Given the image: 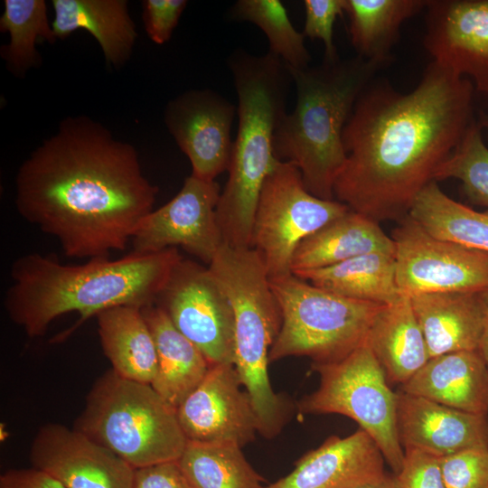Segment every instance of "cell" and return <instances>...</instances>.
<instances>
[{
  "label": "cell",
  "instance_id": "cell-39",
  "mask_svg": "<svg viewBox=\"0 0 488 488\" xmlns=\"http://www.w3.org/2000/svg\"><path fill=\"white\" fill-rule=\"evenodd\" d=\"M0 488H66L52 474L33 466L11 469L0 477Z\"/></svg>",
  "mask_w": 488,
  "mask_h": 488
},
{
  "label": "cell",
  "instance_id": "cell-8",
  "mask_svg": "<svg viewBox=\"0 0 488 488\" xmlns=\"http://www.w3.org/2000/svg\"><path fill=\"white\" fill-rule=\"evenodd\" d=\"M269 281L281 311L269 361L291 356H306L313 363L339 361L366 342L384 305L333 294L293 273Z\"/></svg>",
  "mask_w": 488,
  "mask_h": 488
},
{
  "label": "cell",
  "instance_id": "cell-15",
  "mask_svg": "<svg viewBox=\"0 0 488 488\" xmlns=\"http://www.w3.org/2000/svg\"><path fill=\"white\" fill-rule=\"evenodd\" d=\"M233 364L211 365L200 385L176 409L188 441L231 442L255 438L259 423Z\"/></svg>",
  "mask_w": 488,
  "mask_h": 488
},
{
  "label": "cell",
  "instance_id": "cell-9",
  "mask_svg": "<svg viewBox=\"0 0 488 488\" xmlns=\"http://www.w3.org/2000/svg\"><path fill=\"white\" fill-rule=\"evenodd\" d=\"M312 367L319 373L320 384L301 400L300 412L340 414L356 421L398 474L405 457L397 426L398 395L368 343L339 361Z\"/></svg>",
  "mask_w": 488,
  "mask_h": 488
},
{
  "label": "cell",
  "instance_id": "cell-30",
  "mask_svg": "<svg viewBox=\"0 0 488 488\" xmlns=\"http://www.w3.org/2000/svg\"><path fill=\"white\" fill-rule=\"evenodd\" d=\"M177 461L193 488H261L264 481L231 442L187 441Z\"/></svg>",
  "mask_w": 488,
  "mask_h": 488
},
{
  "label": "cell",
  "instance_id": "cell-10",
  "mask_svg": "<svg viewBox=\"0 0 488 488\" xmlns=\"http://www.w3.org/2000/svg\"><path fill=\"white\" fill-rule=\"evenodd\" d=\"M350 210L337 200L313 195L299 169L278 160L258 197L250 248L261 256L269 279L290 275L299 243Z\"/></svg>",
  "mask_w": 488,
  "mask_h": 488
},
{
  "label": "cell",
  "instance_id": "cell-21",
  "mask_svg": "<svg viewBox=\"0 0 488 488\" xmlns=\"http://www.w3.org/2000/svg\"><path fill=\"white\" fill-rule=\"evenodd\" d=\"M430 358L478 350L483 313L478 292H434L410 296Z\"/></svg>",
  "mask_w": 488,
  "mask_h": 488
},
{
  "label": "cell",
  "instance_id": "cell-34",
  "mask_svg": "<svg viewBox=\"0 0 488 488\" xmlns=\"http://www.w3.org/2000/svg\"><path fill=\"white\" fill-rule=\"evenodd\" d=\"M446 488H488V446L439 457Z\"/></svg>",
  "mask_w": 488,
  "mask_h": 488
},
{
  "label": "cell",
  "instance_id": "cell-29",
  "mask_svg": "<svg viewBox=\"0 0 488 488\" xmlns=\"http://www.w3.org/2000/svg\"><path fill=\"white\" fill-rule=\"evenodd\" d=\"M408 216L437 239L488 252V209L477 211L455 202L436 181L419 192Z\"/></svg>",
  "mask_w": 488,
  "mask_h": 488
},
{
  "label": "cell",
  "instance_id": "cell-27",
  "mask_svg": "<svg viewBox=\"0 0 488 488\" xmlns=\"http://www.w3.org/2000/svg\"><path fill=\"white\" fill-rule=\"evenodd\" d=\"M296 277L351 299L389 305L401 296L396 280L395 252H371Z\"/></svg>",
  "mask_w": 488,
  "mask_h": 488
},
{
  "label": "cell",
  "instance_id": "cell-26",
  "mask_svg": "<svg viewBox=\"0 0 488 488\" xmlns=\"http://www.w3.org/2000/svg\"><path fill=\"white\" fill-rule=\"evenodd\" d=\"M96 317L101 347L111 369L123 378L151 384L157 370V353L141 308L116 306Z\"/></svg>",
  "mask_w": 488,
  "mask_h": 488
},
{
  "label": "cell",
  "instance_id": "cell-11",
  "mask_svg": "<svg viewBox=\"0 0 488 488\" xmlns=\"http://www.w3.org/2000/svg\"><path fill=\"white\" fill-rule=\"evenodd\" d=\"M155 305L210 365L234 363L233 310L208 266L183 258Z\"/></svg>",
  "mask_w": 488,
  "mask_h": 488
},
{
  "label": "cell",
  "instance_id": "cell-33",
  "mask_svg": "<svg viewBox=\"0 0 488 488\" xmlns=\"http://www.w3.org/2000/svg\"><path fill=\"white\" fill-rule=\"evenodd\" d=\"M456 179L469 201L488 209V147L483 141L482 127L474 121L463 139L438 167L434 180Z\"/></svg>",
  "mask_w": 488,
  "mask_h": 488
},
{
  "label": "cell",
  "instance_id": "cell-5",
  "mask_svg": "<svg viewBox=\"0 0 488 488\" xmlns=\"http://www.w3.org/2000/svg\"><path fill=\"white\" fill-rule=\"evenodd\" d=\"M389 63L356 55L305 69L286 66L296 103L276 129L274 154L299 169L313 195L335 200L334 183L346 158L343 128L361 92Z\"/></svg>",
  "mask_w": 488,
  "mask_h": 488
},
{
  "label": "cell",
  "instance_id": "cell-2",
  "mask_svg": "<svg viewBox=\"0 0 488 488\" xmlns=\"http://www.w3.org/2000/svg\"><path fill=\"white\" fill-rule=\"evenodd\" d=\"M157 194L131 144L77 116L62 119L21 164L14 203L67 257L90 259L124 250Z\"/></svg>",
  "mask_w": 488,
  "mask_h": 488
},
{
  "label": "cell",
  "instance_id": "cell-40",
  "mask_svg": "<svg viewBox=\"0 0 488 488\" xmlns=\"http://www.w3.org/2000/svg\"><path fill=\"white\" fill-rule=\"evenodd\" d=\"M483 313V324L478 351L488 369V287L478 292Z\"/></svg>",
  "mask_w": 488,
  "mask_h": 488
},
{
  "label": "cell",
  "instance_id": "cell-28",
  "mask_svg": "<svg viewBox=\"0 0 488 488\" xmlns=\"http://www.w3.org/2000/svg\"><path fill=\"white\" fill-rule=\"evenodd\" d=\"M426 5L427 0H344L350 40L357 56L390 62L402 23Z\"/></svg>",
  "mask_w": 488,
  "mask_h": 488
},
{
  "label": "cell",
  "instance_id": "cell-1",
  "mask_svg": "<svg viewBox=\"0 0 488 488\" xmlns=\"http://www.w3.org/2000/svg\"><path fill=\"white\" fill-rule=\"evenodd\" d=\"M473 93L468 79L433 61L408 93L374 79L343 128L335 200L379 223L408 216L474 121Z\"/></svg>",
  "mask_w": 488,
  "mask_h": 488
},
{
  "label": "cell",
  "instance_id": "cell-16",
  "mask_svg": "<svg viewBox=\"0 0 488 488\" xmlns=\"http://www.w3.org/2000/svg\"><path fill=\"white\" fill-rule=\"evenodd\" d=\"M423 43L433 61L488 95V0H427Z\"/></svg>",
  "mask_w": 488,
  "mask_h": 488
},
{
  "label": "cell",
  "instance_id": "cell-36",
  "mask_svg": "<svg viewBox=\"0 0 488 488\" xmlns=\"http://www.w3.org/2000/svg\"><path fill=\"white\" fill-rule=\"evenodd\" d=\"M402 467L394 474L397 488H446L439 457L417 448H404Z\"/></svg>",
  "mask_w": 488,
  "mask_h": 488
},
{
  "label": "cell",
  "instance_id": "cell-17",
  "mask_svg": "<svg viewBox=\"0 0 488 488\" xmlns=\"http://www.w3.org/2000/svg\"><path fill=\"white\" fill-rule=\"evenodd\" d=\"M33 466L55 476L66 488H133L135 468L74 427L49 423L30 447Z\"/></svg>",
  "mask_w": 488,
  "mask_h": 488
},
{
  "label": "cell",
  "instance_id": "cell-42",
  "mask_svg": "<svg viewBox=\"0 0 488 488\" xmlns=\"http://www.w3.org/2000/svg\"><path fill=\"white\" fill-rule=\"evenodd\" d=\"M479 123L482 127V128H485L487 130V133H488V116H485V115H482L480 120H479Z\"/></svg>",
  "mask_w": 488,
  "mask_h": 488
},
{
  "label": "cell",
  "instance_id": "cell-32",
  "mask_svg": "<svg viewBox=\"0 0 488 488\" xmlns=\"http://www.w3.org/2000/svg\"><path fill=\"white\" fill-rule=\"evenodd\" d=\"M229 18L258 26L268 40V52L287 67L309 66L311 56L305 44V36L296 30L280 0H238L229 11Z\"/></svg>",
  "mask_w": 488,
  "mask_h": 488
},
{
  "label": "cell",
  "instance_id": "cell-25",
  "mask_svg": "<svg viewBox=\"0 0 488 488\" xmlns=\"http://www.w3.org/2000/svg\"><path fill=\"white\" fill-rule=\"evenodd\" d=\"M141 310L154 337L157 353V370L151 386L167 405L176 410L200 385L211 365L158 305L153 304Z\"/></svg>",
  "mask_w": 488,
  "mask_h": 488
},
{
  "label": "cell",
  "instance_id": "cell-24",
  "mask_svg": "<svg viewBox=\"0 0 488 488\" xmlns=\"http://www.w3.org/2000/svg\"><path fill=\"white\" fill-rule=\"evenodd\" d=\"M378 251L395 252L391 237L379 222L350 210L299 243L291 269L293 274L320 269Z\"/></svg>",
  "mask_w": 488,
  "mask_h": 488
},
{
  "label": "cell",
  "instance_id": "cell-22",
  "mask_svg": "<svg viewBox=\"0 0 488 488\" xmlns=\"http://www.w3.org/2000/svg\"><path fill=\"white\" fill-rule=\"evenodd\" d=\"M52 27L56 39H64L83 29L99 42L107 64L115 69L130 58L136 26L126 0H52Z\"/></svg>",
  "mask_w": 488,
  "mask_h": 488
},
{
  "label": "cell",
  "instance_id": "cell-19",
  "mask_svg": "<svg viewBox=\"0 0 488 488\" xmlns=\"http://www.w3.org/2000/svg\"><path fill=\"white\" fill-rule=\"evenodd\" d=\"M385 462L371 436L360 428L345 437H328L266 488H352L383 476Z\"/></svg>",
  "mask_w": 488,
  "mask_h": 488
},
{
  "label": "cell",
  "instance_id": "cell-7",
  "mask_svg": "<svg viewBox=\"0 0 488 488\" xmlns=\"http://www.w3.org/2000/svg\"><path fill=\"white\" fill-rule=\"evenodd\" d=\"M73 427L134 468L177 461L188 441L176 410L151 384L112 369L91 387Z\"/></svg>",
  "mask_w": 488,
  "mask_h": 488
},
{
  "label": "cell",
  "instance_id": "cell-38",
  "mask_svg": "<svg viewBox=\"0 0 488 488\" xmlns=\"http://www.w3.org/2000/svg\"><path fill=\"white\" fill-rule=\"evenodd\" d=\"M133 488H193L178 461L135 468Z\"/></svg>",
  "mask_w": 488,
  "mask_h": 488
},
{
  "label": "cell",
  "instance_id": "cell-4",
  "mask_svg": "<svg viewBox=\"0 0 488 488\" xmlns=\"http://www.w3.org/2000/svg\"><path fill=\"white\" fill-rule=\"evenodd\" d=\"M228 64L238 95L239 127L216 217L223 244L247 249L261 189L279 160L273 140L286 113L292 78L284 61L269 52L254 55L238 48Z\"/></svg>",
  "mask_w": 488,
  "mask_h": 488
},
{
  "label": "cell",
  "instance_id": "cell-14",
  "mask_svg": "<svg viewBox=\"0 0 488 488\" xmlns=\"http://www.w3.org/2000/svg\"><path fill=\"white\" fill-rule=\"evenodd\" d=\"M236 107L211 89H191L173 99L164 123L192 165V175L205 180L229 169Z\"/></svg>",
  "mask_w": 488,
  "mask_h": 488
},
{
  "label": "cell",
  "instance_id": "cell-37",
  "mask_svg": "<svg viewBox=\"0 0 488 488\" xmlns=\"http://www.w3.org/2000/svg\"><path fill=\"white\" fill-rule=\"evenodd\" d=\"M187 3L186 0L142 2L145 30L154 42L164 44L171 39Z\"/></svg>",
  "mask_w": 488,
  "mask_h": 488
},
{
  "label": "cell",
  "instance_id": "cell-6",
  "mask_svg": "<svg viewBox=\"0 0 488 488\" xmlns=\"http://www.w3.org/2000/svg\"><path fill=\"white\" fill-rule=\"evenodd\" d=\"M208 267L234 314V367L248 392L259 433H278L283 404L268 378L269 352L281 326V311L259 253L222 244Z\"/></svg>",
  "mask_w": 488,
  "mask_h": 488
},
{
  "label": "cell",
  "instance_id": "cell-12",
  "mask_svg": "<svg viewBox=\"0 0 488 488\" xmlns=\"http://www.w3.org/2000/svg\"><path fill=\"white\" fill-rule=\"evenodd\" d=\"M401 294L480 292L488 287V252L437 239L408 215L392 230Z\"/></svg>",
  "mask_w": 488,
  "mask_h": 488
},
{
  "label": "cell",
  "instance_id": "cell-23",
  "mask_svg": "<svg viewBox=\"0 0 488 488\" xmlns=\"http://www.w3.org/2000/svg\"><path fill=\"white\" fill-rule=\"evenodd\" d=\"M366 343L382 367L389 383H406L430 359L410 296L401 295L376 314Z\"/></svg>",
  "mask_w": 488,
  "mask_h": 488
},
{
  "label": "cell",
  "instance_id": "cell-13",
  "mask_svg": "<svg viewBox=\"0 0 488 488\" xmlns=\"http://www.w3.org/2000/svg\"><path fill=\"white\" fill-rule=\"evenodd\" d=\"M221 189L215 181L190 175L179 192L141 221L130 243L136 254L180 246L208 266L223 244L216 217Z\"/></svg>",
  "mask_w": 488,
  "mask_h": 488
},
{
  "label": "cell",
  "instance_id": "cell-41",
  "mask_svg": "<svg viewBox=\"0 0 488 488\" xmlns=\"http://www.w3.org/2000/svg\"><path fill=\"white\" fill-rule=\"evenodd\" d=\"M352 488H397L394 474L386 473L383 476Z\"/></svg>",
  "mask_w": 488,
  "mask_h": 488
},
{
  "label": "cell",
  "instance_id": "cell-31",
  "mask_svg": "<svg viewBox=\"0 0 488 488\" xmlns=\"http://www.w3.org/2000/svg\"><path fill=\"white\" fill-rule=\"evenodd\" d=\"M0 31L9 34V42L1 48V57L7 70L18 78L40 65L38 40L50 43L57 40L48 21L44 0H5Z\"/></svg>",
  "mask_w": 488,
  "mask_h": 488
},
{
  "label": "cell",
  "instance_id": "cell-35",
  "mask_svg": "<svg viewBox=\"0 0 488 488\" xmlns=\"http://www.w3.org/2000/svg\"><path fill=\"white\" fill-rule=\"evenodd\" d=\"M305 37L319 39L324 46V60L334 61L339 59L333 43V24L338 15L344 12V0H305Z\"/></svg>",
  "mask_w": 488,
  "mask_h": 488
},
{
  "label": "cell",
  "instance_id": "cell-20",
  "mask_svg": "<svg viewBox=\"0 0 488 488\" xmlns=\"http://www.w3.org/2000/svg\"><path fill=\"white\" fill-rule=\"evenodd\" d=\"M399 390L459 410L488 415V369L478 350L430 358Z\"/></svg>",
  "mask_w": 488,
  "mask_h": 488
},
{
  "label": "cell",
  "instance_id": "cell-18",
  "mask_svg": "<svg viewBox=\"0 0 488 488\" xmlns=\"http://www.w3.org/2000/svg\"><path fill=\"white\" fill-rule=\"evenodd\" d=\"M397 395V426L403 448L443 457L488 446V415L459 410L399 389Z\"/></svg>",
  "mask_w": 488,
  "mask_h": 488
},
{
  "label": "cell",
  "instance_id": "cell-3",
  "mask_svg": "<svg viewBox=\"0 0 488 488\" xmlns=\"http://www.w3.org/2000/svg\"><path fill=\"white\" fill-rule=\"evenodd\" d=\"M182 258L176 248L148 254L130 252L114 260L93 258L80 265L62 264L51 255L26 254L11 267L5 311L31 338L42 336L59 316L77 312L76 324L53 340L61 342L105 310L155 304Z\"/></svg>",
  "mask_w": 488,
  "mask_h": 488
}]
</instances>
